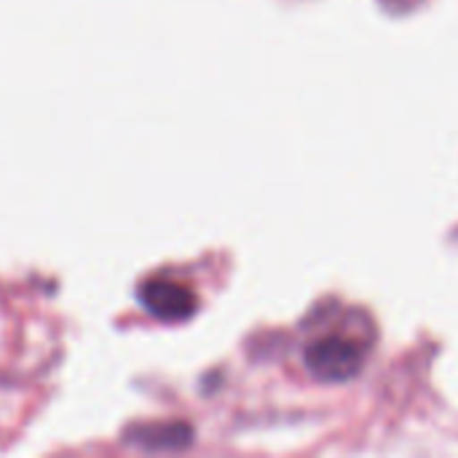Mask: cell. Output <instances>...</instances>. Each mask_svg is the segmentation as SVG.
<instances>
[{"instance_id": "6da1fadb", "label": "cell", "mask_w": 458, "mask_h": 458, "mask_svg": "<svg viewBox=\"0 0 458 458\" xmlns=\"http://www.w3.org/2000/svg\"><path fill=\"white\" fill-rule=\"evenodd\" d=\"M370 335L368 333H325L303 349V362L317 381L344 384L352 381L368 362Z\"/></svg>"}, {"instance_id": "7a4b0ae2", "label": "cell", "mask_w": 458, "mask_h": 458, "mask_svg": "<svg viewBox=\"0 0 458 458\" xmlns=\"http://www.w3.org/2000/svg\"><path fill=\"white\" fill-rule=\"evenodd\" d=\"M140 303L148 314L161 322H185L196 314L199 301L196 295L177 282L169 279H150L140 287Z\"/></svg>"}, {"instance_id": "3957f363", "label": "cell", "mask_w": 458, "mask_h": 458, "mask_svg": "<svg viewBox=\"0 0 458 458\" xmlns=\"http://www.w3.org/2000/svg\"><path fill=\"white\" fill-rule=\"evenodd\" d=\"M123 443L150 451V454H169L185 451L193 443V429L182 421H156V424H137L123 432Z\"/></svg>"}]
</instances>
